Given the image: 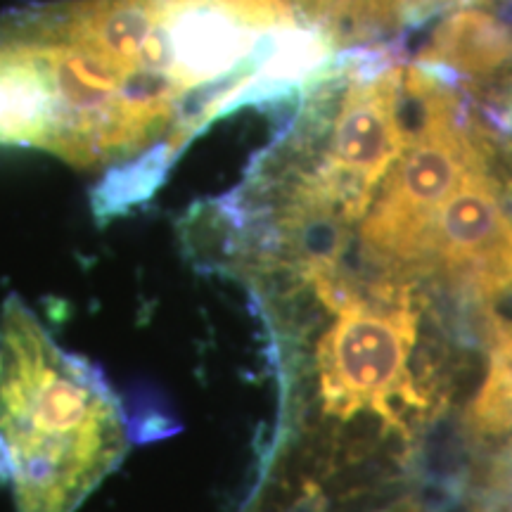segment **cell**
Returning <instances> with one entry per match:
<instances>
[{
	"label": "cell",
	"mask_w": 512,
	"mask_h": 512,
	"mask_svg": "<svg viewBox=\"0 0 512 512\" xmlns=\"http://www.w3.org/2000/svg\"><path fill=\"white\" fill-rule=\"evenodd\" d=\"M427 264L482 302L512 297V216L494 152L467 171L434 223Z\"/></svg>",
	"instance_id": "277c9868"
},
{
	"label": "cell",
	"mask_w": 512,
	"mask_h": 512,
	"mask_svg": "<svg viewBox=\"0 0 512 512\" xmlns=\"http://www.w3.org/2000/svg\"><path fill=\"white\" fill-rule=\"evenodd\" d=\"M304 278L337 316L316 349L323 413L351 420L356 413L373 411L403 430L396 403L408 408L425 403L411 373L418 309L408 287H389L382 297H363L339 275L330 254L306 256Z\"/></svg>",
	"instance_id": "3957f363"
},
{
	"label": "cell",
	"mask_w": 512,
	"mask_h": 512,
	"mask_svg": "<svg viewBox=\"0 0 512 512\" xmlns=\"http://www.w3.org/2000/svg\"><path fill=\"white\" fill-rule=\"evenodd\" d=\"M313 17L337 38L342 48L361 38L420 24L446 8L448 0H306Z\"/></svg>",
	"instance_id": "5b68a950"
},
{
	"label": "cell",
	"mask_w": 512,
	"mask_h": 512,
	"mask_svg": "<svg viewBox=\"0 0 512 512\" xmlns=\"http://www.w3.org/2000/svg\"><path fill=\"white\" fill-rule=\"evenodd\" d=\"M411 131L361 219V247L389 271L427 264L434 223L467 171L494 152L451 79L408 64Z\"/></svg>",
	"instance_id": "7a4b0ae2"
},
{
	"label": "cell",
	"mask_w": 512,
	"mask_h": 512,
	"mask_svg": "<svg viewBox=\"0 0 512 512\" xmlns=\"http://www.w3.org/2000/svg\"><path fill=\"white\" fill-rule=\"evenodd\" d=\"M121 403L22 299L0 309V470L17 512H76L128 453Z\"/></svg>",
	"instance_id": "6da1fadb"
},
{
	"label": "cell",
	"mask_w": 512,
	"mask_h": 512,
	"mask_svg": "<svg viewBox=\"0 0 512 512\" xmlns=\"http://www.w3.org/2000/svg\"><path fill=\"white\" fill-rule=\"evenodd\" d=\"M477 437H501L512 432V320H491L489 368L465 415Z\"/></svg>",
	"instance_id": "8992f818"
}]
</instances>
